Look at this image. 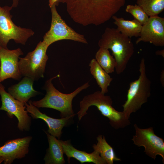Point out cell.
<instances>
[{
  "mask_svg": "<svg viewBox=\"0 0 164 164\" xmlns=\"http://www.w3.org/2000/svg\"><path fill=\"white\" fill-rule=\"evenodd\" d=\"M125 0H62L75 22L98 26L108 21L125 4Z\"/></svg>",
  "mask_w": 164,
  "mask_h": 164,
  "instance_id": "cell-1",
  "label": "cell"
},
{
  "mask_svg": "<svg viewBox=\"0 0 164 164\" xmlns=\"http://www.w3.org/2000/svg\"><path fill=\"white\" fill-rule=\"evenodd\" d=\"M100 48L110 49L116 62V73H122L134 53L131 39L124 35L116 29L107 27L99 40Z\"/></svg>",
  "mask_w": 164,
  "mask_h": 164,
  "instance_id": "cell-2",
  "label": "cell"
},
{
  "mask_svg": "<svg viewBox=\"0 0 164 164\" xmlns=\"http://www.w3.org/2000/svg\"><path fill=\"white\" fill-rule=\"evenodd\" d=\"M111 97L101 91H97L85 96L80 103V110L77 113L79 121L87 114L91 106H96L101 114L107 118L111 126L115 129L123 128L130 124L129 119L126 118L123 111L116 110L112 106Z\"/></svg>",
  "mask_w": 164,
  "mask_h": 164,
  "instance_id": "cell-3",
  "label": "cell"
},
{
  "mask_svg": "<svg viewBox=\"0 0 164 164\" xmlns=\"http://www.w3.org/2000/svg\"><path fill=\"white\" fill-rule=\"evenodd\" d=\"M60 76L58 74L47 80L43 87L46 91L45 96L39 101H32V104L37 108H49L57 110L60 112L61 118L75 115L72 108L73 100L82 91L89 87V82L86 83L70 93L64 94L56 89L52 83L53 79Z\"/></svg>",
  "mask_w": 164,
  "mask_h": 164,
  "instance_id": "cell-4",
  "label": "cell"
},
{
  "mask_svg": "<svg viewBox=\"0 0 164 164\" xmlns=\"http://www.w3.org/2000/svg\"><path fill=\"white\" fill-rule=\"evenodd\" d=\"M139 71L138 78L130 83L126 100L122 105V111L128 119L131 114L139 110L147 102L151 95V82L147 75L144 58L141 60Z\"/></svg>",
  "mask_w": 164,
  "mask_h": 164,
  "instance_id": "cell-5",
  "label": "cell"
},
{
  "mask_svg": "<svg viewBox=\"0 0 164 164\" xmlns=\"http://www.w3.org/2000/svg\"><path fill=\"white\" fill-rule=\"evenodd\" d=\"M49 46L40 41L35 49L23 58L19 57V70L22 76L37 80L44 77L46 63L48 59L46 54Z\"/></svg>",
  "mask_w": 164,
  "mask_h": 164,
  "instance_id": "cell-6",
  "label": "cell"
},
{
  "mask_svg": "<svg viewBox=\"0 0 164 164\" xmlns=\"http://www.w3.org/2000/svg\"><path fill=\"white\" fill-rule=\"evenodd\" d=\"M12 8V6H0V46L6 49L10 40H13L17 43L25 45L34 34L31 29L22 28L14 23L10 13Z\"/></svg>",
  "mask_w": 164,
  "mask_h": 164,
  "instance_id": "cell-7",
  "label": "cell"
},
{
  "mask_svg": "<svg viewBox=\"0 0 164 164\" xmlns=\"http://www.w3.org/2000/svg\"><path fill=\"white\" fill-rule=\"evenodd\" d=\"M52 20L50 28L43 37V41L49 46L53 43L60 40L69 39L87 43L83 36L74 31L68 26L58 13L56 5L50 7Z\"/></svg>",
  "mask_w": 164,
  "mask_h": 164,
  "instance_id": "cell-8",
  "label": "cell"
},
{
  "mask_svg": "<svg viewBox=\"0 0 164 164\" xmlns=\"http://www.w3.org/2000/svg\"><path fill=\"white\" fill-rule=\"evenodd\" d=\"M135 134L132 140L133 144L138 147H143L145 154L155 160L157 155L160 156L164 163V141L157 135L152 127L141 128L135 124Z\"/></svg>",
  "mask_w": 164,
  "mask_h": 164,
  "instance_id": "cell-9",
  "label": "cell"
},
{
  "mask_svg": "<svg viewBox=\"0 0 164 164\" xmlns=\"http://www.w3.org/2000/svg\"><path fill=\"white\" fill-rule=\"evenodd\" d=\"M0 95L2 105L0 110L6 111L10 118L15 116L18 122V128L22 131H29L31 125V117L26 110L25 103L15 99L5 90L4 87L0 83Z\"/></svg>",
  "mask_w": 164,
  "mask_h": 164,
  "instance_id": "cell-10",
  "label": "cell"
},
{
  "mask_svg": "<svg viewBox=\"0 0 164 164\" xmlns=\"http://www.w3.org/2000/svg\"><path fill=\"white\" fill-rule=\"evenodd\" d=\"M23 54L19 48L12 50L2 47L0 48V83L9 78L16 80L21 79L22 75L18 62L19 56Z\"/></svg>",
  "mask_w": 164,
  "mask_h": 164,
  "instance_id": "cell-11",
  "label": "cell"
},
{
  "mask_svg": "<svg viewBox=\"0 0 164 164\" xmlns=\"http://www.w3.org/2000/svg\"><path fill=\"white\" fill-rule=\"evenodd\" d=\"M139 37L135 43L149 42L156 46H164V18L157 16L149 17L142 25Z\"/></svg>",
  "mask_w": 164,
  "mask_h": 164,
  "instance_id": "cell-12",
  "label": "cell"
},
{
  "mask_svg": "<svg viewBox=\"0 0 164 164\" xmlns=\"http://www.w3.org/2000/svg\"><path fill=\"white\" fill-rule=\"evenodd\" d=\"M32 137L28 136L9 140L0 147V156L4 159V163L10 164L16 159L24 157L29 152Z\"/></svg>",
  "mask_w": 164,
  "mask_h": 164,
  "instance_id": "cell-13",
  "label": "cell"
},
{
  "mask_svg": "<svg viewBox=\"0 0 164 164\" xmlns=\"http://www.w3.org/2000/svg\"><path fill=\"white\" fill-rule=\"evenodd\" d=\"M26 109L33 119H40L43 120L48 127L47 132L51 135L58 139L60 138L63 128L66 125L75 115L61 118L60 119L52 118L40 111L37 107L33 105L32 101H30L29 104L25 103Z\"/></svg>",
  "mask_w": 164,
  "mask_h": 164,
  "instance_id": "cell-14",
  "label": "cell"
},
{
  "mask_svg": "<svg viewBox=\"0 0 164 164\" xmlns=\"http://www.w3.org/2000/svg\"><path fill=\"white\" fill-rule=\"evenodd\" d=\"M59 140L62 147L64 154L67 157L69 163L71 158L75 159L81 163L92 162L95 164H106L105 161L101 156L99 153L94 150L91 153H87L84 151L79 150L71 144L69 140L63 141Z\"/></svg>",
  "mask_w": 164,
  "mask_h": 164,
  "instance_id": "cell-15",
  "label": "cell"
},
{
  "mask_svg": "<svg viewBox=\"0 0 164 164\" xmlns=\"http://www.w3.org/2000/svg\"><path fill=\"white\" fill-rule=\"evenodd\" d=\"M34 81L30 77H25L19 83L8 88L9 93L15 99L26 103L31 98L40 94V92L33 88Z\"/></svg>",
  "mask_w": 164,
  "mask_h": 164,
  "instance_id": "cell-16",
  "label": "cell"
},
{
  "mask_svg": "<svg viewBox=\"0 0 164 164\" xmlns=\"http://www.w3.org/2000/svg\"><path fill=\"white\" fill-rule=\"evenodd\" d=\"M48 138L49 147L44 160L46 164H63L65 163L63 152L59 140L45 132Z\"/></svg>",
  "mask_w": 164,
  "mask_h": 164,
  "instance_id": "cell-17",
  "label": "cell"
},
{
  "mask_svg": "<svg viewBox=\"0 0 164 164\" xmlns=\"http://www.w3.org/2000/svg\"><path fill=\"white\" fill-rule=\"evenodd\" d=\"M112 18L117 27L116 29L124 35L130 38L139 36L142 25L136 19L127 20L114 15Z\"/></svg>",
  "mask_w": 164,
  "mask_h": 164,
  "instance_id": "cell-18",
  "label": "cell"
},
{
  "mask_svg": "<svg viewBox=\"0 0 164 164\" xmlns=\"http://www.w3.org/2000/svg\"><path fill=\"white\" fill-rule=\"evenodd\" d=\"M89 66L90 73L101 88V92L104 94L108 92V87L113 78L100 66L95 59L91 60Z\"/></svg>",
  "mask_w": 164,
  "mask_h": 164,
  "instance_id": "cell-19",
  "label": "cell"
},
{
  "mask_svg": "<svg viewBox=\"0 0 164 164\" xmlns=\"http://www.w3.org/2000/svg\"><path fill=\"white\" fill-rule=\"evenodd\" d=\"M97 140V144H94L92 147L94 150L99 153L101 156L107 164H113L114 161H121L116 156L113 148L107 142L104 136L98 135Z\"/></svg>",
  "mask_w": 164,
  "mask_h": 164,
  "instance_id": "cell-20",
  "label": "cell"
},
{
  "mask_svg": "<svg viewBox=\"0 0 164 164\" xmlns=\"http://www.w3.org/2000/svg\"><path fill=\"white\" fill-rule=\"evenodd\" d=\"M95 59L100 66L108 73L114 72L116 66V62L109 50L100 48L96 52Z\"/></svg>",
  "mask_w": 164,
  "mask_h": 164,
  "instance_id": "cell-21",
  "label": "cell"
},
{
  "mask_svg": "<svg viewBox=\"0 0 164 164\" xmlns=\"http://www.w3.org/2000/svg\"><path fill=\"white\" fill-rule=\"evenodd\" d=\"M137 3L149 17L158 15L164 9V0H137Z\"/></svg>",
  "mask_w": 164,
  "mask_h": 164,
  "instance_id": "cell-22",
  "label": "cell"
},
{
  "mask_svg": "<svg viewBox=\"0 0 164 164\" xmlns=\"http://www.w3.org/2000/svg\"><path fill=\"white\" fill-rule=\"evenodd\" d=\"M126 12L131 14L142 25L145 24L148 21L149 17L138 5H128L125 9Z\"/></svg>",
  "mask_w": 164,
  "mask_h": 164,
  "instance_id": "cell-23",
  "label": "cell"
},
{
  "mask_svg": "<svg viewBox=\"0 0 164 164\" xmlns=\"http://www.w3.org/2000/svg\"><path fill=\"white\" fill-rule=\"evenodd\" d=\"M62 0H49V5L51 7L53 5H57L60 2H61Z\"/></svg>",
  "mask_w": 164,
  "mask_h": 164,
  "instance_id": "cell-24",
  "label": "cell"
},
{
  "mask_svg": "<svg viewBox=\"0 0 164 164\" xmlns=\"http://www.w3.org/2000/svg\"><path fill=\"white\" fill-rule=\"evenodd\" d=\"M155 54L157 55L162 56L163 58L164 57V50H158L155 52Z\"/></svg>",
  "mask_w": 164,
  "mask_h": 164,
  "instance_id": "cell-25",
  "label": "cell"
},
{
  "mask_svg": "<svg viewBox=\"0 0 164 164\" xmlns=\"http://www.w3.org/2000/svg\"><path fill=\"white\" fill-rule=\"evenodd\" d=\"M19 0H12V6L13 8H15L18 6Z\"/></svg>",
  "mask_w": 164,
  "mask_h": 164,
  "instance_id": "cell-26",
  "label": "cell"
},
{
  "mask_svg": "<svg viewBox=\"0 0 164 164\" xmlns=\"http://www.w3.org/2000/svg\"><path fill=\"white\" fill-rule=\"evenodd\" d=\"M164 70H162V71L161 72V75H160V81L161 82V84H162V86L163 85V86L164 87V80H163V79H164Z\"/></svg>",
  "mask_w": 164,
  "mask_h": 164,
  "instance_id": "cell-27",
  "label": "cell"
},
{
  "mask_svg": "<svg viewBox=\"0 0 164 164\" xmlns=\"http://www.w3.org/2000/svg\"><path fill=\"white\" fill-rule=\"evenodd\" d=\"M1 47V46H0V48ZM1 66V62H0V67Z\"/></svg>",
  "mask_w": 164,
  "mask_h": 164,
  "instance_id": "cell-28",
  "label": "cell"
},
{
  "mask_svg": "<svg viewBox=\"0 0 164 164\" xmlns=\"http://www.w3.org/2000/svg\"></svg>",
  "mask_w": 164,
  "mask_h": 164,
  "instance_id": "cell-29",
  "label": "cell"
}]
</instances>
